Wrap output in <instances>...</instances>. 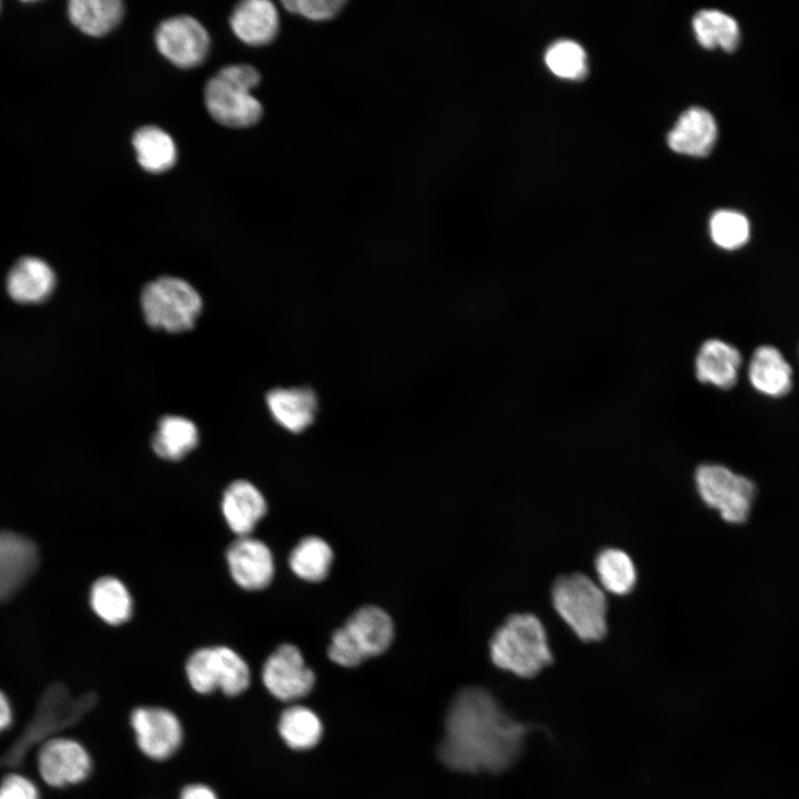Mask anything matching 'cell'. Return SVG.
Here are the masks:
<instances>
[{
	"instance_id": "obj_1",
	"label": "cell",
	"mask_w": 799,
	"mask_h": 799,
	"mask_svg": "<svg viewBox=\"0 0 799 799\" xmlns=\"http://www.w3.org/2000/svg\"><path fill=\"white\" fill-rule=\"evenodd\" d=\"M534 729L509 716L488 690L466 687L446 714L438 758L459 772H503L519 758Z\"/></svg>"
},
{
	"instance_id": "obj_2",
	"label": "cell",
	"mask_w": 799,
	"mask_h": 799,
	"mask_svg": "<svg viewBox=\"0 0 799 799\" xmlns=\"http://www.w3.org/2000/svg\"><path fill=\"white\" fill-rule=\"evenodd\" d=\"M493 664L522 678H533L553 661L543 623L533 614L510 615L489 641Z\"/></svg>"
},
{
	"instance_id": "obj_3",
	"label": "cell",
	"mask_w": 799,
	"mask_h": 799,
	"mask_svg": "<svg viewBox=\"0 0 799 799\" xmlns=\"http://www.w3.org/2000/svg\"><path fill=\"white\" fill-rule=\"evenodd\" d=\"M259 71L249 64L222 68L204 89V103L209 114L229 128H247L260 121L261 102L252 94L259 85Z\"/></svg>"
},
{
	"instance_id": "obj_4",
	"label": "cell",
	"mask_w": 799,
	"mask_h": 799,
	"mask_svg": "<svg viewBox=\"0 0 799 799\" xmlns=\"http://www.w3.org/2000/svg\"><path fill=\"white\" fill-rule=\"evenodd\" d=\"M393 638L391 616L378 606H362L334 630L327 655L338 666L356 667L386 651Z\"/></svg>"
},
{
	"instance_id": "obj_5",
	"label": "cell",
	"mask_w": 799,
	"mask_h": 799,
	"mask_svg": "<svg viewBox=\"0 0 799 799\" xmlns=\"http://www.w3.org/2000/svg\"><path fill=\"white\" fill-rule=\"evenodd\" d=\"M555 610L583 641H597L607 633V599L601 587L579 573L559 577L552 589Z\"/></svg>"
},
{
	"instance_id": "obj_6",
	"label": "cell",
	"mask_w": 799,
	"mask_h": 799,
	"mask_svg": "<svg viewBox=\"0 0 799 799\" xmlns=\"http://www.w3.org/2000/svg\"><path fill=\"white\" fill-rule=\"evenodd\" d=\"M141 306L150 326L182 332L193 327L202 310V300L186 281L161 276L143 287Z\"/></svg>"
},
{
	"instance_id": "obj_7",
	"label": "cell",
	"mask_w": 799,
	"mask_h": 799,
	"mask_svg": "<svg viewBox=\"0 0 799 799\" xmlns=\"http://www.w3.org/2000/svg\"><path fill=\"white\" fill-rule=\"evenodd\" d=\"M191 688L200 695L221 690L227 697L243 694L250 686L247 663L227 646L202 647L194 650L185 664Z\"/></svg>"
},
{
	"instance_id": "obj_8",
	"label": "cell",
	"mask_w": 799,
	"mask_h": 799,
	"mask_svg": "<svg viewBox=\"0 0 799 799\" xmlns=\"http://www.w3.org/2000/svg\"><path fill=\"white\" fill-rule=\"evenodd\" d=\"M695 482L700 498L724 520L739 524L747 519L756 490L750 479L722 465L704 464L696 469Z\"/></svg>"
},
{
	"instance_id": "obj_9",
	"label": "cell",
	"mask_w": 799,
	"mask_h": 799,
	"mask_svg": "<svg viewBox=\"0 0 799 799\" xmlns=\"http://www.w3.org/2000/svg\"><path fill=\"white\" fill-rule=\"evenodd\" d=\"M130 725L140 751L155 761H164L176 754L183 741L179 717L160 706H140L130 715Z\"/></svg>"
},
{
	"instance_id": "obj_10",
	"label": "cell",
	"mask_w": 799,
	"mask_h": 799,
	"mask_svg": "<svg viewBox=\"0 0 799 799\" xmlns=\"http://www.w3.org/2000/svg\"><path fill=\"white\" fill-rule=\"evenodd\" d=\"M154 42L159 52L181 69L201 64L210 49L206 29L190 16H176L161 22L154 34Z\"/></svg>"
},
{
	"instance_id": "obj_11",
	"label": "cell",
	"mask_w": 799,
	"mask_h": 799,
	"mask_svg": "<svg viewBox=\"0 0 799 799\" xmlns=\"http://www.w3.org/2000/svg\"><path fill=\"white\" fill-rule=\"evenodd\" d=\"M262 681L274 698L294 701L312 690L315 675L296 646L283 644L266 658L262 668Z\"/></svg>"
},
{
	"instance_id": "obj_12",
	"label": "cell",
	"mask_w": 799,
	"mask_h": 799,
	"mask_svg": "<svg viewBox=\"0 0 799 799\" xmlns=\"http://www.w3.org/2000/svg\"><path fill=\"white\" fill-rule=\"evenodd\" d=\"M38 769L45 783L62 788L85 780L92 770V760L79 741L52 738L39 750Z\"/></svg>"
},
{
	"instance_id": "obj_13",
	"label": "cell",
	"mask_w": 799,
	"mask_h": 799,
	"mask_svg": "<svg viewBox=\"0 0 799 799\" xmlns=\"http://www.w3.org/2000/svg\"><path fill=\"white\" fill-rule=\"evenodd\" d=\"M225 558L233 580L246 590L264 589L274 577L273 555L260 539L237 537L227 547Z\"/></svg>"
},
{
	"instance_id": "obj_14",
	"label": "cell",
	"mask_w": 799,
	"mask_h": 799,
	"mask_svg": "<svg viewBox=\"0 0 799 799\" xmlns=\"http://www.w3.org/2000/svg\"><path fill=\"white\" fill-rule=\"evenodd\" d=\"M38 549L27 537L0 532V601L14 595L32 576Z\"/></svg>"
},
{
	"instance_id": "obj_15",
	"label": "cell",
	"mask_w": 799,
	"mask_h": 799,
	"mask_svg": "<svg viewBox=\"0 0 799 799\" xmlns=\"http://www.w3.org/2000/svg\"><path fill=\"white\" fill-rule=\"evenodd\" d=\"M229 528L237 537L250 536L256 524L265 516L267 504L251 482L236 479L224 490L221 504Z\"/></svg>"
},
{
	"instance_id": "obj_16",
	"label": "cell",
	"mask_w": 799,
	"mask_h": 799,
	"mask_svg": "<svg viewBox=\"0 0 799 799\" xmlns=\"http://www.w3.org/2000/svg\"><path fill=\"white\" fill-rule=\"evenodd\" d=\"M230 26L236 38L245 44L265 45L277 36L279 11L269 0H246L233 9Z\"/></svg>"
},
{
	"instance_id": "obj_17",
	"label": "cell",
	"mask_w": 799,
	"mask_h": 799,
	"mask_svg": "<svg viewBox=\"0 0 799 799\" xmlns=\"http://www.w3.org/2000/svg\"><path fill=\"white\" fill-rule=\"evenodd\" d=\"M717 139V124L710 112L700 107L686 110L669 131V148L681 154L707 155Z\"/></svg>"
},
{
	"instance_id": "obj_18",
	"label": "cell",
	"mask_w": 799,
	"mask_h": 799,
	"mask_svg": "<svg viewBox=\"0 0 799 799\" xmlns=\"http://www.w3.org/2000/svg\"><path fill=\"white\" fill-rule=\"evenodd\" d=\"M266 403L275 422L291 433H301L314 422L318 403L315 393L304 386L274 388Z\"/></svg>"
},
{
	"instance_id": "obj_19",
	"label": "cell",
	"mask_w": 799,
	"mask_h": 799,
	"mask_svg": "<svg viewBox=\"0 0 799 799\" xmlns=\"http://www.w3.org/2000/svg\"><path fill=\"white\" fill-rule=\"evenodd\" d=\"M55 275L40 257L24 256L16 262L7 276V291L19 303H39L53 291Z\"/></svg>"
},
{
	"instance_id": "obj_20",
	"label": "cell",
	"mask_w": 799,
	"mask_h": 799,
	"mask_svg": "<svg viewBox=\"0 0 799 799\" xmlns=\"http://www.w3.org/2000/svg\"><path fill=\"white\" fill-rule=\"evenodd\" d=\"M741 361L740 352L731 344L718 338L708 340L697 354L696 376L701 383L730 388L737 382Z\"/></svg>"
},
{
	"instance_id": "obj_21",
	"label": "cell",
	"mask_w": 799,
	"mask_h": 799,
	"mask_svg": "<svg viewBox=\"0 0 799 799\" xmlns=\"http://www.w3.org/2000/svg\"><path fill=\"white\" fill-rule=\"evenodd\" d=\"M748 376L751 385L767 396L780 397L791 390L792 370L775 346L756 348L749 362Z\"/></svg>"
},
{
	"instance_id": "obj_22",
	"label": "cell",
	"mask_w": 799,
	"mask_h": 799,
	"mask_svg": "<svg viewBox=\"0 0 799 799\" xmlns=\"http://www.w3.org/2000/svg\"><path fill=\"white\" fill-rule=\"evenodd\" d=\"M71 22L83 33L102 37L119 26L124 14L120 0H72L68 4Z\"/></svg>"
},
{
	"instance_id": "obj_23",
	"label": "cell",
	"mask_w": 799,
	"mask_h": 799,
	"mask_svg": "<svg viewBox=\"0 0 799 799\" xmlns=\"http://www.w3.org/2000/svg\"><path fill=\"white\" fill-rule=\"evenodd\" d=\"M90 604L93 611L112 626L127 623L133 613L130 591L114 576H103L93 583L90 590Z\"/></svg>"
},
{
	"instance_id": "obj_24",
	"label": "cell",
	"mask_w": 799,
	"mask_h": 799,
	"mask_svg": "<svg viewBox=\"0 0 799 799\" xmlns=\"http://www.w3.org/2000/svg\"><path fill=\"white\" fill-rule=\"evenodd\" d=\"M136 160L142 169L150 173H162L176 162V146L164 130L146 125L136 130L132 138Z\"/></svg>"
},
{
	"instance_id": "obj_25",
	"label": "cell",
	"mask_w": 799,
	"mask_h": 799,
	"mask_svg": "<svg viewBox=\"0 0 799 799\" xmlns=\"http://www.w3.org/2000/svg\"><path fill=\"white\" fill-rule=\"evenodd\" d=\"M198 442L193 422L181 416H164L152 437V448L161 458L176 462L194 449Z\"/></svg>"
},
{
	"instance_id": "obj_26",
	"label": "cell",
	"mask_w": 799,
	"mask_h": 799,
	"mask_svg": "<svg viewBox=\"0 0 799 799\" xmlns=\"http://www.w3.org/2000/svg\"><path fill=\"white\" fill-rule=\"evenodd\" d=\"M333 558V549L326 540L307 536L291 550L289 565L296 577L309 583H318L327 577Z\"/></svg>"
},
{
	"instance_id": "obj_27",
	"label": "cell",
	"mask_w": 799,
	"mask_h": 799,
	"mask_svg": "<svg viewBox=\"0 0 799 799\" xmlns=\"http://www.w3.org/2000/svg\"><path fill=\"white\" fill-rule=\"evenodd\" d=\"M277 731L287 747L307 750L321 740L323 726L318 716L310 708L294 705L284 709L279 718Z\"/></svg>"
},
{
	"instance_id": "obj_28",
	"label": "cell",
	"mask_w": 799,
	"mask_h": 799,
	"mask_svg": "<svg viewBox=\"0 0 799 799\" xmlns=\"http://www.w3.org/2000/svg\"><path fill=\"white\" fill-rule=\"evenodd\" d=\"M600 587L617 596L629 594L636 585L637 572L630 556L618 548H605L595 559Z\"/></svg>"
},
{
	"instance_id": "obj_29",
	"label": "cell",
	"mask_w": 799,
	"mask_h": 799,
	"mask_svg": "<svg viewBox=\"0 0 799 799\" xmlns=\"http://www.w3.org/2000/svg\"><path fill=\"white\" fill-rule=\"evenodd\" d=\"M698 42L707 48H721L734 51L740 39L737 21L727 13L716 9L700 10L692 20Z\"/></svg>"
},
{
	"instance_id": "obj_30",
	"label": "cell",
	"mask_w": 799,
	"mask_h": 799,
	"mask_svg": "<svg viewBox=\"0 0 799 799\" xmlns=\"http://www.w3.org/2000/svg\"><path fill=\"white\" fill-rule=\"evenodd\" d=\"M709 231L712 241L718 246L736 250L748 242L750 225L742 213L734 210H719L710 218Z\"/></svg>"
},
{
	"instance_id": "obj_31",
	"label": "cell",
	"mask_w": 799,
	"mask_h": 799,
	"mask_svg": "<svg viewBox=\"0 0 799 799\" xmlns=\"http://www.w3.org/2000/svg\"><path fill=\"white\" fill-rule=\"evenodd\" d=\"M545 62L549 70L564 79H581L586 75V53L575 41L559 40L546 51Z\"/></svg>"
},
{
	"instance_id": "obj_32",
	"label": "cell",
	"mask_w": 799,
	"mask_h": 799,
	"mask_svg": "<svg viewBox=\"0 0 799 799\" xmlns=\"http://www.w3.org/2000/svg\"><path fill=\"white\" fill-rule=\"evenodd\" d=\"M286 11L307 20L328 21L344 9L345 0H286L282 2Z\"/></svg>"
},
{
	"instance_id": "obj_33",
	"label": "cell",
	"mask_w": 799,
	"mask_h": 799,
	"mask_svg": "<svg viewBox=\"0 0 799 799\" xmlns=\"http://www.w3.org/2000/svg\"><path fill=\"white\" fill-rule=\"evenodd\" d=\"M0 799H39V792L24 776L10 773L0 782Z\"/></svg>"
},
{
	"instance_id": "obj_34",
	"label": "cell",
	"mask_w": 799,
	"mask_h": 799,
	"mask_svg": "<svg viewBox=\"0 0 799 799\" xmlns=\"http://www.w3.org/2000/svg\"><path fill=\"white\" fill-rule=\"evenodd\" d=\"M179 799H219V797L211 787L198 782L183 787Z\"/></svg>"
},
{
	"instance_id": "obj_35",
	"label": "cell",
	"mask_w": 799,
	"mask_h": 799,
	"mask_svg": "<svg viewBox=\"0 0 799 799\" xmlns=\"http://www.w3.org/2000/svg\"><path fill=\"white\" fill-rule=\"evenodd\" d=\"M12 720V714L10 704L4 696V694L0 690V731L7 729Z\"/></svg>"
}]
</instances>
